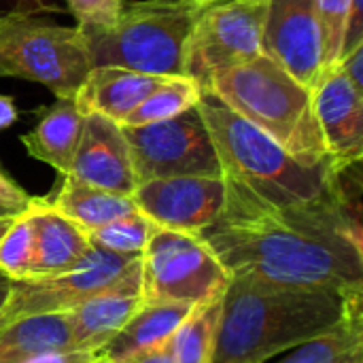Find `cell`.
Segmentation results:
<instances>
[{
	"label": "cell",
	"instance_id": "obj_10",
	"mask_svg": "<svg viewBox=\"0 0 363 363\" xmlns=\"http://www.w3.org/2000/svg\"><path fill=\"white\" fill-rule=\"evenodd\" d=\"M268 0H221L200 9L185 51V74L200 85L262 55Z\"/></svg>",
	"mask_w": 363,
	"mask_h": 363
},
{
	"label": "cell",
	"instance_id": "obj_15",
	"mask_svg": "<svg viewBox=\"0 0 363 363\" xmlns=\"http://www.w3.org/2000/svg\"><path fill=\"white\" fill-rule=\"evenodd\" d=\"M26 215L32 228V270L28 279L68 272L77 268L91 249L89 234L62 215L51 202L32 198Z\"/></svg>",
	"mask_w": 363,
	"mask_h": 363
},
{
	"label": "cell",
	"instance_id": "obj_21",
	"mask_svg": "<svg viewBox=\"0 0 363 363\" xmlns=\"http://www.w3.org/2000/svg\"><path fill=\"white\" fill-rule=\"evenodd\" d=\"M362 298L328 332L268 359L266 363H363Z\"/></svg>",
	"mask_w": 363,
	"mask_h": 363
},
{
	"label": "cell",
	"instance_id": "obj_19",
	"mask_svg": "<svg viewBox=\"0 0 363 363\" xmlns=\"http://www.w3.org/2000/svg\"><path fill=\"white\" fill-rule=\"evenodd\" d=\"M55 351H79L66 313L26 317L0 328V363H26Z\"/></svg>",
	"mask_w": 363,
	"mask_h": 363
},
{
	"label": "cell",
	"instance_id": "obj_37",
	"mask_svg": "<svg viewBox=\"0 0 363 363\" xmlns=\"http://www.w3.org/2000/svg\"><path fill=\"white\" fill-rule=\"evenodd\" d=\"M17 215H11V217H0V240H2V236L6 234V230L11 228V223H13V219H15Z\"/></svg>",
	"mask_w": 363,
	"mask_h": 363
},
{
	"label": "cell",
	"instance_id": "obj_32",
	"mask_svg": "<svg viewBox=\"0 0 363 363\" xmlns=\"http://www.w3.org/2000/svg\"><path fill=\"white\" fill-rule=\"evenodd\" d=\"M100 357V351H55L32 357L26 363H96Z\"/></svg>",
	"mask_w": 363,
	"mask_h": 363
},
{
	"label": "cell",
	"instance_id": "obj_7",
	"mask_svg": "<svg viewBox=\"0 0 363 363\" xmlns=\"http://www.w3.org/2000/svg\"><path fill=\"white\" fill-rule=\"evenodd\" d=\"M230 274L196 236L153 228L140 255L143 304L202 306L223 298Z\"/></svg>",
	"mask_w": 363,
	"mask_h": 363
},
{
	"label": "cell",
	"instance_id": "obj_38",
	"mask_svg": "<svg viewBox=\"0 0 363 363\" xmlns=\"http://www.w3.org/2000/svg\"><path fill=\"white\" fill-rule=\"evenodd\" d=\"M185 2H189V4H194V6H198V9H204V6L215 4V2H221V0H185Z\"/></svg>",
	"mask_w": 363,
	"mask_h": 363
},
{
	"label": "cell",
	"instance_id": "obj_23",
	"mask_svg": "<svg viewBox=\"0 0 363 363\" xmlns=\"http://www.w3.org/2000/svg\"><path fill=\"white\" fill-rule=\"evenodd\" d=\"M202 96H204V87L196 79H191L187 74L166 77L130 113V117L121 125H147V123L172 119V117L198 106Z\"/></svg>",
	"mask_w": 363,
	"mask_h": 363
},
{
	"label": "cell",
	"instance_id": "obj_36",
	"mask_svg": "<svg viewBox=\"0 0 363 363\" xmlns=\"http://www.w3.org/2000/svg\"><path fill=\"white\" fill-rule=\"evenodd\" d=\"M11 287H13V281L9 277L0 274V313H2V308H4V304H6V300L11 296Z\"/></svg>",
	"mask_w": 363,
	"mask_h": 363
},
{
	"label": "cell",
	"instance_id": "obj_35",
	"mask_svg": "<svg viewBox=\"0 0 363 363\" xmlns=\"http://www.w3.org/2000/svg\"><path fill=\"white\" fill-rule=\"evenodd\" d=\"M17 121V108L13 98L9 96H0V130L11 128Z\"/></svg>",
	"mask_w": 363,
	"mask_h": 363
},
{
	"label": "cell",
	"instance_id": "obj_1",
	"mask_svg": "<svg viewBox=\"0 0 363 363\" xmlns=\"http://www.w3.org/2000/svg\"><path fill=\"white\" fill-rule=\"evenodd\" d=\"M196 236L215 253L230 279L362 291L363 247L345 232L332 200L277 208L225 181L223 211Z\"/></svg>",
	"mask_w": 363,
	"mask_h": 363
},
{
	"label": "cell",
	"instance_id": "obj_3",
	"mask_svg": "<svg viewBox=\"0 0 363 363\" xmlns=\"http://www.w3.org/2000/svg\"><path fill=\"white\" fill-rule=\"evenodd\" d=\"M198 111L228 183L277 208H304L330 202L334 160L319 166L298 162L270 136L208 94L198 102Z\"/></svg>",
	"mask_w": 363,
	"mask_h": 363
},
{
	"label": "cell",
	"instance_id": "obj_16",
	"mask_svg": "<svg viewBox=\"0 0 363 363\" xmlns=\"http://www.w3.org/2000/svg\"><path fill=\"white\" fill-rule=\"evenodd\" d=\"M164 79L166 77L145 74L121 66H94L77 89L74 102L81 115L100 113L123 123Z\"/></svg>",
	"mask_w": 363,
	"mask_h": 363
},
{
	"label": "cell",
	"instance_id": "obj_24",
	"mask_svg": "<svg viewBox=\"0 0 363 363\" xmlns=\"http://www.w3.org/2000/svg\"><path fill=\"white\" fill-rule=\"evenodd\" d=\"M221 302L213 300L208 304L196 306L179 330L168 340L179 363H211L215 353L219 321H221Z\"/></svg>",
	"mask_w": 363,
	"mask_h": 363
},
{
	"label": "cell",
	"instance_id": "obj_31",
	"mask_svg": "<svg viewBox=\"0 0 363 363\" xmlns=\"http://www.w3.org/2000/svg\"><path fill=\"white\" fill-rule=\"evenodd\" d=\"M30 202H32V198L0 170V204L15 213H23Z\"/></svg>",
	"mask_w": 363,
	"mask_h": 363
},
{
	"label": "cell",
	"instance_id": "obj_17",
	"mask_svg": "<svg viewBox=\"0 0 363 363\" xmlns=\"http://www.w3.org/2000/svg\"><path fill=\"white\" fill-rule=\"evenodd\" d=\"M140 308V287H117L79 304L74 311L66 313L77 349L102 353Z\"/></svg>",
	"mask_w": 363,
	"mask_h": 363
},
{
	"label": "cell",
	"instance_id": "obj_27",
	"mask_svg": "<svg viewBox=\"0 0 363 363\" xmlns=\"http://www.w3.org/2000/svg\"><path fill=\"white\" fill-rule=\"evenodd\" d=\"M32 270V228L30 219L19 213L0 240V274L11 281H23Z\"/></svg>",
	"mask_w": 363,
	"mask_h": 363
},
{
	"label": "cell",
	"instance_id": "obj_2",
	"mask_svg": "<svg viewBox=\"0 0 363 363\" xmlns=\"http://www.w3.org/2000/svg\"><path fill=\"white\" fill-rule=\"evenodd\" d=\"M362 291L332 287H277L232 279L211 363H266L332 330Z\"/></svg>",
	"mask_w": 363,
	"mask_h": 363
},
{
	"label": "cell",
	"instance_id": "obj_22",
	"mask_svg": "<svg viewBox=\"0 0 363 363\" xmlns=\"http://www.w3.org/2000/svg\"><path fill=\"white\" fill-rule=\"evenodd\" d=\"M51 204L62 215H66L77 225H81L85 232L98 230L115 219L138 213L130 196L85 185L72 177H64V183Z\"/></svg>",
	"mask_w": 363,
	"mask_h": 363
},
{
	"label": "cell",
	"instance_id": "obj_11",
	"mask_svg": "<svg viewBox=\"0 0 363 363\" xmlns=\"http://www.w3.org/2000/svg\"><path fill=\"white\" fill-rule=\"evenodd\" d=\"M136 208L157 228L198 234L225 204L223 177H172L138 183L130 196Z\"/></svg>",
	"mask_w": 363,
	"mask_h": 363
},
{
	"label": "cell",
	"instance_id": "obj_12",
	"mask_svg": "<svg viewBox=\"0 0 363 363\" xmlns=\"http://www.w3.org/2000/svg\"><path fill=\"white\" fill-rule=\"evenodd\" d=\"M262 51L313 89L321 77V34L315 0H268Z\"/></svg>",
	"mask_w": 363,
	"mask_h": 363
},
{
	"label": "cell",
	"instance_id": "obj_29",
	"mask_svg": "<svg viewBox=\"0 0 363 363\" xmlns=\"http://www.w3.org/2000/svg\"><path fill=\"white\" fill-rule=\"evenodd\" d=\"M125 0H68V9L79 21V28L111 26Z\"/></svg>",
	"mask_w": 363,
	"mask_h": 363
},
{
	"label": "cell",
	"instance_id": "obj_28",
	"mask_svg": "<svg viewBox=\"0 0 363 363\" xmlns=\"http://www.w3.org/2000/svg\"><path fill=\"white\" fill-rule=\"evenodd\" d=\"M349 2L351 0H315L321 34V74L336 68L340 60Z\"/></svg>",
	"mask_w": 363,
	"mask_h": 363
},
{
	"label": "cell",
	"instance_id": "obj_5",
	"mask_svg": "<svg viewBox=\"0 0 363 363\" xmlns=\"http://www.w3.org/2000/svg\"><path fill=\"white\" fill-rule=\"evenodd\" d=\"M200 9L185 0L123 2L117 19L102 28H79L94 66L179 77Z\"/></svg>",
	"mask_w": 363,
	"mask_h": 363
},
{
	"label": "cell",
	"instance_id": "obj_14",
	"mask_svg": "<svg viewBox=\"0 0 363 363\" xmlns=\"http://www.w3.org/2000/svg\"><path fill=\"white\" fill-rule=\"evenodd\" d=\"M313 106L325 149L334 162H357L363 155V94L336 66L313 87Z\"/></svg>",
	"mask_w": 363,
	"mask_h": 363
},
{
	"label": "cell",
	"instance_id": "obj_9",
	"mask_svg": "<svg viewBox=\"0 0 363 363\" xmlns=\"http://www.w3.org/2000/svg\"><path fill=\"white\" fill-rule=\"evenodd\" d=\"M138 183L172 177H223L198 106L157 123L121 125Z\"/></svg>",
	"mask_w": 363,
	"mask_h": 363
},
{
	"label": "cell",
	"instance_id": "obj_30",
	"mask_svg": "<svg viewBox=\"0 0 363 363\" xmlns=\"http://www.w3.org/2000/svg\"><path fill=\"white\" fill-rule=\"evenodd\" d=\"M359 45H363V0H351L349 2V15H347V28H345V40H342L340 57L351 53Z\"/></svg>",
	"mask_w": 363,
	"mask_h": 363
},
{
	"label": "cell",
	"instance_id": "obj_34",
	"mask_svg": "<svg viewBox=\"0 0 363 363\" xmlns=\"http://www.w3.org/2000/svg\"><path fill=\"white\" fill-rule=\"evenodd\" d=\"M121 363H179V362H177V357H174V353H172L170 345L166 342V345H162V347H155V349L143 351V353H138V355H134V357H130V359H125V362H121Z\"/></svg>",
	"mask_w": 363,
	"mask_h": 363
},
{
	"label": "cell",
	"instance_id": "obj_25",
	"mask_svg": "<svg viewBox=\"0 0 363 363\" xmlns=\"http://www.w3.org/2000/svg\"><path fill=\"white\" fill-rule=\"evenodd\" d=\"M330 200L338 221L355 245L363 247L362 232V160L334 162L330 177Z\"/></svg>",
	"mask_w": 363,
	"mask_h": 363
},
{
	"label": "cell",
	"instance_id": "obj_6",
	"mask_svg": "<svg viewBox=\"0 0 363 363\" xmlns=\"http://www.w3.org/2000/svg\"><path fill=\"white\" fill-rule=\"evenodd\" d=\"M89 70L91 60L79 28L30 13H0V77L34 81L55 98H74Z\"/></svg>",
	"mask_w": 363,
	"mask_h": 363
},
{
	"label": "cell",
	"instance_id": "obj_4",
	"mask_svg": "<svg viewBox=\"0 0 363 363\" xmlns=\"http://www.w3.org/2000/svg\"><path fill=\"white\" fill-rule=\"evenodd\" d=\"M202 87L298 162L319 166L332 160L317 123L313 89L268 55L217 70Z\"/></svg>",
	"mask_w": 363,
	"mask_h": 363
},
{
	"label": "cell",
	"instance_id": "obj_18",
	"mask_svg": "<svg viewBox=\"0 0 363 363\" xmlns=\"http://www.w3.org/2000/svg\"><path fill=\"white\" fill-rule=\"evenodd\" d=\"M83 130V115L74 98H57L43 111L38 123L21 136L26 151L60 174L68 177Z\"/></svg>",
	"mask_w": 363,
	"mask_h": 363
},
{
	"label": "cell",
	"instance_id": "obj_33",
	"mask_svg": "<svg viewBox=\"0 0 363 363\" xmlns=\"http://www.w3.org/2000/svg\"><path fill=\"white\" fill-rule=\"evenodd\" d=\"M336 66H338V68L345 72V77L355 85V89H359L363 94V45L355 47L351 53L342 55L340 62H338Z\"/></svg>",
	"mask_w": 363,
	"mask_h": 363
},
{
	"label": "cell",
	"instance_id": "obj_40",
	"mask_svg": "<svg viewBox=\"0 0 363 363\" xmlns=\"http://www.w3.org/2000/svg\"><path fill=\"white\" fill-rule=\"evenodd\" d=\"M96 363H111V362H108V359H104V357H100Z\"/></svg>",
	"mask_w": 363,
	"mask_h": 363
},
{
	"label": "cell",
	"instance_id": "obj_8",
	"mask_svg": "<svg viewBox=\"0 0 363 363\" xmlns=\"http://www.w3.org/2000/svg\"><path fill=\"white\" fill-rule=\"evenodd\" d=\"M117 287H140V255H119L91 245L81 264L68 272L13 281L0 313V328L26 317L70 313Z\"/></svg>",
	"mask_w": 363,
	"mask_h": 363
},
{
	"label": "cell",
	"instance_id": "obj_20",
	"mask_svg": "<svg viewBox=\"0 0 363 363\" xmlns=\"http://www.w3.org/2000/svg\"><path fill=\"white\" fill-rule=\"evenodd\" d=\"M191 311L194 306L187 304H143L102 349V357L111 363H121L143 351L166 345Z\"/></svg>",
	"mask_w": 363,
	"mask_h": 363
},
{
	"label": "cell",
	"instance_id": "obj_13",
	"mask_svg": "<svg viewBox=\"0 0 363 363\" xmlns=\"http://www.w3.org/2000/svg\"><path fill=\"white\" fill-rule=\"evenodd\" d=\"M68 177L104 191L132 196L136 177L121 123L100 113L83 115V130Z\"/></svg>",
	"mask_w": 363,
	"mask_h": 363
},
{
	"label": "cell",
	"instance_id": "obj_39",
	"mask_svg": "<svg viewBox=\"0 0 363 363\" xmlns=\"http://www.w3.org/2000/svg\"><path fill=\"white\" fill-rule=\"evenodd\" d=\"M11 215H19V213H15V211H11V208L0 204V217H11Z\"/></svg>",
	"mask_w": 363,
	"mask_h": 363
},
{
	"label": "cell",
	"instance_id": "obj_26",
	"mask_svg": "<svg viewBox=\"0 0 363 363\" xmlns=\"http://www.w3.org/2000/svg\"><path fill=\"white\" fill-rule=\"evenodd\" d=\"M153 228L155 225L138 211L121 219H115L98 230H91L87 234L91 245L104 251L119 253V255H143Z\"/></svg>",
	"mask_w": 363,
	"mask_h": 363
}]
</instances>
